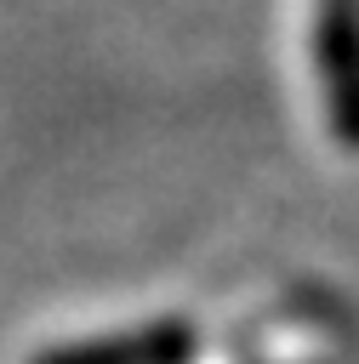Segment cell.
<instances>
[{
  "label": "cell",
  "instance_id": "obj_1",
  "mask_svg": "<svg viewBox=\"0 0 359 364\" xmlns=\"http://www.w3.org/2000/svg\"><path fill=\"white\" fill-rule=\"evenodd\" d=\"M319 80L331 131L359 148V0H319Z\"/></svg>",
  "mask_w": 359,
  "mask_h": 364
},
{
  "label": "cell",
  "instance_id": "obj_2",
  "mask_svg": "<svg viewBox=\"0 0 359 364\" xmlns=\"http://www.w3.org/2000/svg\"><path fill=\"white\" fill-rule=\"evenodd\" d=\"M194 347L188 324H142L125 336H97L85 347H57L34 364H182Z\"/></svg>",
  "mask_w": 359,
  "mask_h": 364
}]
</instances>
